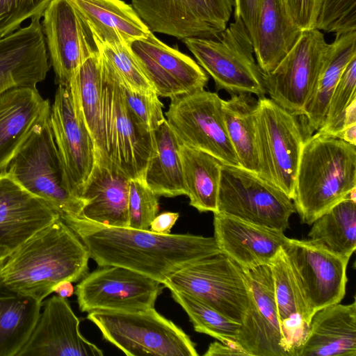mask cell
I'll use <instances>...</instances> for the list:
<instances>
[{
	"label": "cell",
	"instance_id": "cell-1",
	"mask_svg": "<svg viewBox=\"0 0 356 356\" xmlns=\"http://www.w3.org/2000/svg\"><path fill=\"white\" fill-rule=\"evenodd\" d=\"M67 225L99 266L124 267L162 284L185 266L221 252L213 237L107 227L81 219Z\"/></svg>",
	"mask_w": 356,
	"mask_h": 356
},
{
	"label": "cell",
	"instance_id": "cell-2",
	"mask_svg": "<svg viewBox=\"0 0 356 356\" xmlns=\"http://www.w3.org/2000/svg\"><path fill=\"white\" fill-rule=\"evenodd\" d=\"M89 259L77 234L58 218L0 263V287L42 302L60 282L83 279Z\"/></svg>",
	"mask_w": 356,
	"mask_h": 356
},
{
	"label": "cell",
	"instance_id": "cell-3",
	"mask_svg": "<svg viewBox=\"0 0 356 356\" xmlns=\"http://www.w3.org/2000/svg\"><path fill=\"white\" fill-rule=\"evenodd\" d=\"M355 188V145L317 132L304 140L292 198L302 223L311 225Z\"/></svg>",
	"mask_w": 356,
	"mask_h": 356
},
{
	"label": "cell",
	"instance_id": "cell-4",
	"mask_svg": "<svg viewBox=\"0 0 356 356\" xmlns=\"http://www.w3.org/2000/svg\"><path fill=\"white\" fill-rule=\"evenodd\" d=\"M50 111L33 127L6 172L44 201L66 224L80 218L83 201L70 190L49 123Z\"/></svg>",
	"mask_w": 356,
	"mask_h": 356
},
{
	"label": "cell",
	"instance_id": "cell-5",
	"mask_svg": "<svg viewBox=\"0 0 356 356\" xmlns=\"http://www.w3.org/2000/svg\"><path fill=\"white\" fill-rule=\"evenodd\" d=\"M198 64L213 79L217 90L230 95L251 94L266 97L263 72L254 57L251 38L241 18L234 19L215 38L182 40Z\"/></svg>",
	"mask_w": 356,
	"mask_h": 356
},
{
	"label": "cell",
	"instance_id": "cell-6",
	"mask_svg": "<svg viewBox=\"0 0 356 356\" xmlns=\"http://www.w3.org/2000/svg\"><path fill=\"white\" fill-rule=\"evenodd\" d=\"M87 318L126 355H198L191 338L154 307L133 312L95 310L88 312Z\"/></svg>",
	"mask_w": 356,
	"mask_h": 356
},
{
	"label": "cell",
	"instance_id": "cell-7",
	"mask_svg": "<svg viewBox=\"0 0 356 356\" xmlns=\"http://www.w3.org/2000/svg\"><path fill=\"white\" fill-rule=\"evenodd\" d=\"M259 175L291 200L304 138L298 117L266 97L255 113Z\"/></svg>",
	"mask_w": 356,
	"mask_h": 356
},
{
	"label": "cell",
	"instance_id": "cell-8",
	"mask_svg": "<svg viewBox=\"0 0 356 356\" xmlns=\"http://www.w3.org/2000/svg\"><path fill=\"white\" fill-rule=\"evenodd\" d=\"M163 284L170 291L200 299L239 324L248 306L249 287L245 270L222 252L185 266Z\"/></svg>",
	"mask_w": 356,
	"mask_h": 356
},
{
	"label": "cell",
	"instance_id": "cell-9",
	"mask_svg": "<svg viewBox=\"0 0 356 356\" xmlns=\"http://www.w3.org/2000/svg\"><path fill=\"white\" fill-rule=\"evenodd\" d=\"M101 65L107 156L129 179H143L147 164L156 153L154 132L146 129L133 115L119 82L102 62Z\"/></svg>",
	"mask_w": 356,
	"mask_h": 356
},
{
	"label": "cell",
	"instance_id": "cell-10",
	"mask_svg": "<svg viewBox=\"0 0 356 356\" xmlns=\"http://www.w3.org/2000/svg\"><path fill=\"white\" fill-rule=\"evenodd\" d=\"M296 212L292 200L258 174L222 165L216 213L284 232Z\"/></svg>",
	"mask_w": 356,
	"mask_h": 356
},
{
	"label": "cell",
	"instance_id": "cell-11",
	"mask_svg": "<svg viewBox=\"0 0 356 356\" xmlns=\"http://www.w3.org/2000/svg\"><path fill=\"white\" fill-rule=\"evenodd\" d=\"M222 99L204 89L170 99L166 121L181 145L240 166L226 131Z\"/></svg>",
	"mask_w": 356,
	"mask_h": 356
},
{
	"label": "cell",
	"instance_id": "cell-12",
	"mask_svg": "<svg viewBox=\"0 0 356 356\" xmlns=\"http://www.w3.org/2000/svg\"><path fill=\"white\" fill-rule=\"evenodd\" d=\"M329 44L314 28L304 30L290 52L270 73H263L266 94L299 117L316 86Z\"/></svg>",
	"mask_w": 356,
	"mask_h": 356
},
{
	"label": "cell",
	"instance_id": "cell-13",
	"mask_svg": "<svg viewBox=\"0 0 356 356\" xmlns=\"http://www.w3.org/2000/svg\"><path fill=\"white\" fill-rule=\"evenodd\" d=\"M152 32L179 40L217 38L227 27L234 0H131Z\"/></svg>",
	"mask_w": 356,
	"mask_h": 356
},
{
	"label": "cell",
	"instance_id": "cell-14",
	"mask_svg": "<svg viewBox=\"0 0 356 356\" xmlns=\"http://www.w3.org/2000/svg\"><path fill=\"white\" fill-rule=\"evenodd\" d=\"M311 316L340 303L346 294L349 259L311 239L289 238L282 248Z\"/></svg>",
	"mask_w": 356,
	"mask_h": 356
},
{
	"label": "cell",
	"instance_id": "cell-15",
	"mask_svg": "<svg viewBox=\"0 0 356 356\" xmlns=\"http://www.w3.org/2000/svg\"><path fill=\"white\" fill-rule=\"evenodd\" d=\"M163 286L160 282L131 269L105 266L81 279L75 293L82 312H133L154 307Z\"/></svg>",
	"mask_w": 356,
	"mask_h": 356
},
{
	"label": "cell",
	"instance_id": "cell-16",
	"mask_svg": "<svg viewBox=\"0 0 356 356\" xmlns=\"http://www.w3.org/2000/svg\"><path fill=\"white\" fill-rule=\"evenodd\" d=\"M42 17V30L56 82L68 86L79 66L99 52L96 40L70 0H52Z\"/></svg>",
	"mask_w": 356,
	"mask_h": 356
},
{
	"label": "cell",
	"instance_id": "cell-17",
	"mask_svg": "<svg viewBox=\"0 0 356 356\" xmlns=\"http://www.w3.org/2000/svg\"><path fill=\"white\" fill-rule=\"evenodd\" d=\"M245 270L249 302L236 343L248 356H293L280 323L270 264Z\"/></svg>",
	"mask_w": 356,
	"mask_h": 356
},
{
	"label": "cell",
	"instance_id": "cell-18",
	"mask_svg": "<svg viewBox=\"0 0 356 356\" xmlns=\"http://www.w3.org/2000/svg\"><path fill=\"white\" fill-rule=\"evenodd\" d=\"M49 123L67 184L81 198L95 163L96 150L91 136L76 115L68 86H58Z\"/></svg>",
	"mask_w": 356,
	"mask_h": 356
},
{
	"label": "cell",
	"instance_id": "cell-19",
	"mask_svg": "<svg viewBox=\"0 0 356 356\" xmlns=\"http://www.w3.org/2000/svg\"><path fill=\"white\" fill-rule=\"evenodd\" d=\"M130 48L158 96L172 99L203 90L208 82L197 63L152 31L146 38L133 42Z\"/></svg>",
	"mask_w": 356,
	"mask_h": 356
},
{
	"label": "cell",
	"instance_id": "cell-20",
	"mask_svg": "<svg viewBox=\"0 0 356 356\" xmlns=\"http://www.w3.org/2000/svg\"><path fill=\"white\" fill-rule=\"evenodd\" d=\"M79 324L67 299L51 296L17 356H102V350L81 334Z\"/></svg>",
	"mask_w": 356,
	"mask_h": 356
},
{
	"label": "cell",
	"instance_id": "cell-21",
	"mask_svg": "<svg viewBox=\"0 0 356 356\" xmlns=\"http://www.w3.org/2000/svg\"><path fill=\"white\" fill-rule=\"evenodd\" d=\"M60 218L44 201L7 172L0 174V257L2 261L37 232Z\"/></svg>",
	"mask_w": 356,
	"mask_h": 356
},
{
	"label": "cell",
	"instance_id": "cell-22",
	"mask_svg": "<svg viewBox=\"0 0 356 356\" xmlns=\"http://www.w3.org/2000/svg\"><path fill=\"white\" fill-rule=\"evenodd\" d=\"M39 17L0 38V94L14 87H36L50 70Z\"/></svg>",
	"mask_w": 356,
	"mask_h": 356
},
{
	"label": "cell",
	"instance_id": "cell-23",
	"mask_svg": "<svg viewBox=\"0 0 356 356\" xmlns=\"http://www.w3.org/2000/svg\"><path fill=\"white\" fill-rule=\"evenodd\" d=\"M213 238L221 252L243 269L269 265L288 242L281 230L213 213Z\"/></svg>",
	"mask_w": 356,
	"mask_h": 356
},
{
	"label": "cell",
	"instance_id": "cell-24",
	"mask_svg": "<svg viewBox=\"0 0 356 356\" xmlns=\"http://www.w3.org/2000/svg\"><path fill=\"white\" fill-rule=\"evenodd\" d=\"M129 180L110 161L96 156L80 196L84 205L79 219L103 226L129 227Z\"/></svg>",
	"mask_w": 356,
	"mask_h": 356
},
{
	"label": "cell",
	"instance_id": "cell-25",
	"mask_svg": "<svg viewBox=\"0 0 356 356\" xmlns=\"http://www.w3.org/2000/svg\"><path fill=\"white\" fill-rule=\"evenodd\" d=\"M50 108L36 87H14L0 94V174Z\"/></svg>",
	"mask_w": 356,
	"mask_h": 356
},
{
	"label": "cell",
	"instance_id": "cell-26",
	"mask_svg": "<svg viewBox=\"0 0 356 356\" xmlns=\"http://www.w3.org/2000/svg\"><path fill=\"white\" fill-rule=\"evenodd\" d=\"M356 302L330 305L312 316L294 356H355Z\"/></svg>",
	"mask_w": 356,
	"mask_h": 356
},
{
	"label": "cell",
	"instance_id": "cell-27",
	"mask_svg": "<svg viewBox=\"0 0 356 356\" xmlns=\"http://www.w3.org/2000/svg\"><path fill=\"white\" fill-rule=\"evenodd\" d=\"M88 24L97 44L127 45L151 30L132 6L122 0H70Z\"/></svg>",
	"mask_w": 356,
	"mask_h": 356
},
{
	"label": "cell",
	"instance_id": "cell-28",
	"mask_svg": "<svg viewBox=\"0 0 356 356\" xmlns=\"http://www.w3.org/2000/svg\"><path fill=\"white\" fill-rule=\"evenodd\" d=\"M302 30L291 18L282 0H261L254 54L264 74L273 72L300 39Z\"/></svg>",
	"mask_w": 356,
	"mask_h": 356
},
{
	"label": "cell",
	"instance_id": "cell-29",
	"mask_svg": "<svg viewBox=\"0 0 356 356\" xmlns=\"http://www.w3.org/2000/svg\"><path fill=\"white\" fill-rule=\"evenodd\" d=\"M356 56V31L335 34L329 44L326 56L314 89L303 113L298 117L304 140L322 126L331 96L344 70Z\"/></svg>",
	"mask_w": 356,
	"mask_h": 356
},
{
	"label": "cell",
	"instance_id": "cell-30",
	"mask_svg": "<svg viewBox=\"0 0 356 356\" xmlns=\"http://www.w3.org/2000/svg\"><path fill=\"white\" fill-rule=\"evenodd\" d=\"M68 86L76 115L94 142L96 156L109 161L104 130L102 65L99 52L79 66Z\"/></svg>",
	"mask_w": 356,
	"mask_h": 356
},
{
	"label": "cell",
	"instance_id": "cell-31",
	"mask_svg": "<svg viewBox=\"0 0 356 356\" xmlns=\"http://www.w3.org/2000/svg\"><path fill=\"white\" fill-rule=\"evenodd\" d=\"M279 320L286 343L295 355L312 318L291 265L282 248L270 264Z\"/></svg>",
	"mask_w": 356,
	"mask_h": 356
},
{
	"label": "cell",
	"instance_id": "cell-32",
	"mask_svg": "<svg viewBox=\"0 0 356 356\" xmlns=\"http://www.w3.org/2000/svg\"><path fill=\"white\" fill-rule=\"evenodd\" d=\"M154 132L156 153L145 169L144 181L159 196L186 195L178 139L166 119Z\"/></svg>",
	"mask_w": 356,
	"mask_h": 356
},
{
	"label": "cell",
	"instance_id": "cell-33",
	"mask_svg": "<svg viewBox=\"0 0 356 356\" xmlns=\"http://www.w3.org/2000/svg\"><path fill=\"white\" fill-rule=\"evenodd\" d=\"M42 302L0 287V356H17L38 320Z\"/></svg>",
	"mask_w": 356,
	"mask_h": 356
},
{
	"label": "cell",
	"instance_id": "cell-34",
	"mask_svg": "<svg viewBox=\"0 0 356 356\" xmlns=\"http://www.w3.org/2000/svg\"><path fill=\"white\" fill-rule=\"evenodd\" d=\"M186 195L200 212H217L222 163L213 156L180 144Z\"/></svg>",
	"mask_w": 356,
	"mask_h": 356
},
{
	"label": "cell",
	"instance_id": "cell-35",
	"mask_svg": "<svg viewBox=\"0 0 356 356\" xmlns=\"http://www.w3.org/2000/svg\"><path fill=\"white\" fill-rule=\"evenodd\" d=\"M222 100L224 122L241 167L259 175L255 113L258 99L251 94Z\"/></svg>",
	"mask_w": 356,
	"mask_h": 356
},
{
	"label": "cell",
	"instance_id": "cell-36",
	"mask_svg": "<svg viewBox=\"0 0 356 356\" xmlns=\"http://www.w3.org/2000/svg\"><path fill=\"white\" fill-rule=\"evenodd\" d=\"M309 239L350 259L356 249V202L341 200L311 225Z\"/></svg>",
	"mask_w": 356,
	"mask_h": 356
},
{
	"label": "cell",
	"instance_id": "cell-37",
	"mask_svg": "<svg viewBox=\"0 0 356 356\" xmlns=\"http://www.w3.org/2000/svg\"><path fill=\"white\" fill-rule=\"evenodd\" d=\"M171 296L188 314L194 330L225 343H236L240 324L188 294L170 290Z\"/></svg>",
	"mask_w": 356,
	"mask_h": 356
},
{
	"label": "cell",
	"instance_id": "cell-38",
	"mask_svg": "<svg viewBox=\"0 0 356 356\" xmlns=\"http://www.w3.org/2000/svg\"><path fill=\"white\" fill-rule=\"evenodd\" d=\"M102 65L122 86L141 93L155 92L130 46L97 44Z\"/></svg>",
	"mask_w": 356,
	"mask_h": 356
},
{
	"label": "cell",
	"instance_id": "cell-39",
	"mask_svg": "<svg viewBox=\"0 0 356 356\" xmlns=\"http://www.w3.org/2000/svg\"><path fill=\"white\" fill-rule=\"evenodd\" d=\"M356 56L347 65L331 96L326 115L318 134L337 138L344 127L346 111L356 99Z\"/></svg>",
	"mask_w": 356,
	"mask_h": 356
},
{
	"label": "cell",
	"instance_id": "cell-40",
	"mask_svg": "<svg viewBox=\"0 0 356 356\" xmlns=\"http://www.w3.org/2000/svg\"><path fill=\"white\" fill-rule=\"evenodd\" d=\"M159 195L154 193L143 179H133L129 183V227L148 230L158 215Z\"/></svg>",
	"mask_w": 356,
	"mask_h": 356
},
{
	"label": "cell",
	"instance_id": "cell-41",
	"mask_svg": "<svg viewBox=\"0 0 356 356\" xmlns=\"http://www.w3.org/2000/svg\"><path fill=\"white\" fill-rule=\"evenodd\" d=\"M315 28L335 34L356 31V0H320Z\"/></svg>",
	"mask_w": 356,
	"mask_h": 356
},
{
	"label": "cell",
	"instance_id": "cell-42",
	"mask_svg": "<svg viewBox=\"0 0 356 356\" xmlns=\"http://www.w3.org/2000/svg\"><path fill=\"white\" fill-rule=\"evenodd\" d=\"M52 0H0V38L21 28L26 19L41 18Z\"/></svg>",
	"mask_w": 356,
	"mask_h": 356
},
{
	"label": "cell",
	"instance_id": "cell-43",
	"mask_svg": "<svg viewBox=\"0 0 356 356\" xmlns=\"http://www.w3.org/2000/svg\"><path fill=\"white\" fill-rule=\"evenodd\" d=\"M126 104L137 120L148 130L154 131L165 120L163 104L155 92H135L120 83Z\"/></svg>",
	"mask_w": 356,
	"mask_h": 356
},
{
	"label": "cell",
	"instance_id": "cell-44",
	"mask_svg": "<svg viewBox=\"0 0 356 356\" xmlns=\"http://www.w3.org/2000/svg\"><path fill=\"white\" fill-rule=\"evenodd\" d=\"M294 23L302 31L315 28L320 0H282Z\"/></svg>",
	"mask_w": 356,
	"mask_h": 356
},
{
	"label": "cell",
	"instance_id": "cell-45",
	"mask_svg": "<svg viewBox=\"0 0 356 356\" xmlns=\"http://www.w3.org/2000/svg\"><path fill=\"white\" fill-rule=\"evenodd\" d=\"M261 0H234V19L241 18L252 44L255 37L258 10Z\"/></svg>",
	"mask_w": 356,
	"mask_h": 356
},
{
	"label": "cell",
	"instance_id": "cell-46",
	"mask_svg": "<svg viewBox=\"0 0 356 356\" xmlns=\"http://www.w3.org/2000/svg\"><path fill=\"white\" fill-rule=\"evenodd\" d=\"M179 216V213L175 212L161 213L154 218L149 229L159 234H170Z\"/></svg>",
	"mask_w": 356,
	"mask_h": 356
},
{
	"label": "cell",
	"instance_id": "cell-47",
	"mask_svg": "<svg viewBox=\"0 0 356 356\" xmlns=\"http://www.w3.org/2000/svg\"><path fill=\"white\" fill-rule=\"evenodd\" d=\"M204 356H218V355H245L247 353L236 343H225L220 341H214L211 343Z\"/></svg>",
	"mask_w": 356,
	"mask_h": 356
},
{
	"label": "cell",
	"instance_id": "cell-48",
	"mask_svg": "<svg viewBox=\"0 0 356 356\" xmlns=\"http://www.w3.org/2000/svg\"><path fill=\"white\" fill-rule=\"evenodd\" d=\"M52 291L58 296L67 298L71 297L73 295L74 289L72 282L64 280L55 285L53 287Z\"/></svg>",
	"mask_w": 356,
	"mask_h": 356
},
{
	"label": "cell",
	"instance_id": "cell-49",
	"mask_svg": "<svg viewBox=\"0 0 356 356\" xmlns=\"http://www.w3.org/2000/svg\"><path fill=\"white\" fill-rule=\"evenodd\" d=\"M337 138L356 146V124L345 127Z\"/></svg>",
	"mask_w": 356,
	"mask_h": 356
},
{
	"label": "cell",
	"instance_id": "cell-50",
	"mask_svg": "<svg viewBox=\"0 0 356 356\" xmlns=\"http://www.w3.org/2000/svg\"><path fill=\"white\" fill-rule=\"evenodd\" d=\"M356 124V99H354L346 111L344 127ZM343 127V128H344Z\"/></svg>",
	"mask_w": 356,
	"mask_h": 356
},
{
	"label": "cell",
	"instance_id": "cell-51",
	"mask_svg": "<svg viewBox=\"0 0 356 356\" xmlns=\"http://www.w3.org/2000/svg\"><path fill=\"white\" fill-rule=\"evenodd\" d=\"M1 261H2V259H1V257H0V263H1Z\"/></svg>",
	"mask_w": 356,
	"mask_h": 356
}]
</instances>
